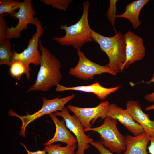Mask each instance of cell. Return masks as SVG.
I'll return each instance as SVG.
<instances>
[{"mask_svg":"<svg viewBox=\"0 0 154 154\" xmlns=\"http://www.w3.org/2000/svg\"><path fill=\"white\" fill-rule=\"evenodd\" d=\"M39 44L41 55L40 67L35 83L27 92L35 90L46 92L59 84L62 78L60 61L43 46L40 39Z\"/></svg>","mask_w":154,"mask_h":154,"instance_id":"cell-1","label":"cell"},{"mask_svg":"<svg viewBox=\"0 0 154 154\" xmlns=\"http://www.w3.org/2000/svg\"><path fill=\"white\" fill-rule=\"evenodd\" d=\"M91 36L93 40L99 44L101 50L108 56L109 62L107 65L116 73L120 72L126 60L124 35L120 32H116L114 35L107 37L92 29Z\"/></svg>","mask_w":154,"mask_h":154,"instance_id":"cell-2","label":"cell"},{"mask_svg":"<svg viewBox=\"0 0 154 154\" xmlns=\"http://www.w3.org/2000/svg\"><path fill=\"white\" fill-rule=\"evenodd\" d=\"M83 4V12L79 20L70 26L61 25L60 28L65 31V35L61 37H53L54 40L61 46H71L77 50L80 49L85 43L93 40L91 36L92 29L88 21L89 2L85 1Z\"/></svg>","mask_w":154,"mask_h":154,"instance_id":"cell-3","label":"cell"},{"mask_svg":"<svg viewBox=\"0 0 154 154\" xmlns=\"http://www.w3.org/2000/svg\"><path fill=\"white\" fill-rule=\"evenodd\" d=\"M117 123L116 120L106 117L101 125L84 129V130L85 132L92 131L98 133L105 147L113 153L120 154L126 149L125 137L118 129Z\"/></svg>","mask_w":154,"mask_h":154,"instance_id":"cell-4","label":"cell"},{"mask_svg":"<svg viewBox=\"0 0 154 154\" xmlns=\"http://www.w3.org/2000/svg\"><path fill=\"white\" fill-rule=\"evenodd\" d=\"M36 31L28 40L27 48L21 52L17 53L14 50L13 56L12 61L17 60L22 62L26 68V76L28 80L30 78L29 71L30 68L29 65L30 64L36 66L40 64L41 55L40 51L38 50L39 40L44 33V28L39 19L35 17Z\"/></svg>","mask_w":154,"mask_h":154,"instance_id":"cell-5","label":"cell"},{"mask_svg":"<svg viewBox=\"0 0 154 154\" xmlns=\"http://www.w3.org/2000/svg\"><path fill=\"white\" fill-rule=\"evenodd\" d=\"M75 97L74 94L63 98H59L58 97L50 100L44 97L42 98L43 103L41 108L32 114L21 116L11 109L8 111V114L9 116L17 117L21 120L22 125L19 135L21 137H25L26 128L30 123L43 116L62 110L65 107L66 104Z\"/></svg>","mask_w":154,"mask_h":154,"instance_id":"cell-6","label":"cell"},{"mask_svg":"<svg viewBox=\"0 0 154 154\" xmlns=\"http://www.w3.org/2000/svg\"><path fill=\"white\" fill-rule=\"evenodd\" d=\"M78 62L74 67L70 68L69 74L76 77L84 80L93 79L95 75L108 73L116 76L117 73L107 65L102 66L93 62L87 58L80 49L77 50Z\"/></svg>","mask_w":154,"mask_h":154,"instance_id":"cell-7","label":"cell"},{"mask_svg":"<svg viewBox=\"0 0 154 154\" xmlns=\"http://www.w3.org/2000/svg\"><path fill=\"white\" fill-rule=\"evenodd\" d=\"M53 114L63 118L66 127L75 135L78 143V149L76 153L84 154L85 151L90 146L89 144L94 141L92 138L86 134L84 128L77 117L74 114L71 116L68 109L65 107L62 110L56 111Z\"/></svg>","mask_w":154,"mask_h":154,"instance_id":"cell-8","label":"cell"},{"mask_svg":"<svg viewBox=\"0 0 154 154\" xmlns=\"http://www.w3.org/2000/svg\"><path fill=\"white\" fill-rule=\"evenodd\" d=\"M36 12L30 0H25L17 12L14 13L15 19H18V23L15 27H8L6 37L10 40L20 37L21 32L27 29L29 24L35 25Z\"/></svg>","mask_w":154,"mask_h":154,"instance_id":"cell-9","label":"cell"},{"mask_svg":"<svg viewBox=\"0 0 154 154\" xmlns=\"http://www.w3.org/2000/svg\"><path fill=\"white\" fill-rule=\"evenodd\" d=\"M110 104L107 101L102 102L94 107L82 108L69 105L67 108L76 116L84 129L91 127L98 118L104 119Z\"/></svg>","mask_w":154,"mask_h":154,"instance_id":"cell-10","label":"cell"},{"mask_svg":"<svg viewBox=\"0 0 154 154\" xmlns=\"http://www.w3.org/2000/svg\"><path fill=\"white\" fill-rule=\"evenodd\" d=\"M125 43V61L121 67L120 72L128 68L135 62L141 60L145 56V48L143 40L140 36L129 31L124 34Z\"/></svg>","mask_w":154,"mask_h":154,"instance_id":"cell-11","label":"cell"},{"mask_svg":"<svg viewBox=\"0 0 154 154\" xmlns=\"http://www.w3.org/2000/svg\"><path fill=\"white\" fill-rule=\"evenodd\" d=\"M106 116L119 121L134 136L139 135L144 131L142 127L133 119L126 109H123L114 103L110 104Z\"/></svg>","mask_w":154,"mask_h":154,"instance_id":"cell-12","label":"cell"},{"mask_svg":"<svg viewBox=\"0 0 154 154\" xmlns=\"http://www.w3.org/2000/svg\"><path fill=\"white\" fill-rule=\"evenodd\" d=\"M126 110L134 121L150 136L154 137V121L151 120L149 115L144 112L137 101L129 100L126 104Z\"/></svg>","mask_w":154,"mask_h":154,"instance_id":"cell-13","label":"cell"},{"mask_svg":"<svg viewBox=\"0 0 154 154\" xmlns=\"http://www.w3.org/2000/svg\"><path fill=\"white\" fill-rule=\"evenodd\" d=\"M56 87V90L58 92L75 90L92 93L95 94L101 100L105 99L109 95L117 91L121 87L118 86L112 88H107L102 86L98 82L89 85L71 87H65L58 84Z\"/></svg>","mask_w":154,"mask_h":154,"instance_id":"cell-14","label":"cell"},{"mask_svg":"<svg viewBox=\"0 0 154 154\" xmlns=\"http://www.w3.org/2000/svg\"><path fill=\"white\" fill-rule=\"evenodd\" d=\"M49 115L55 124L56 131L53 138L43 143L44 145L53 144L57 142L64 143L69 145L76 144L77 143V140L66 128L64 119L60 120L53 113Z\"/></svg>","mask_w":154,"mask_h":154,"instance_id":"cell-15","label":"cell"},{"mask_svg":"<svg viewBox=\"0 0 154 154\" xmlns=\"http://www.w3.org/2000/svg\"><path fill=\"white\" fill-rule=\"evenodd\" d=\"M150 136L145 132L137 136L126 135V149L123 154H150L147 150Z\"/></svg>","mask_w":154,"mask_h":154,"instance_id":"cell-16","label":"cell"},{"mask_svg":"<svg viewBox=\"0 0 154 154\" xmlns=\"http://www.w3.org/2000/svg\"><path fill=\"white\" fill-rule=\"evenodd\" d=\"M149 1L137 0L131 2L126 5L124 12L121 15H117L116 17L128 19L131 23L133 28L137 29L141 24L139 19L140 12L144 6Z\"/></svg>","mask_w":154,"mask_h":154,"instance_id":"cell-17","label":"cell"},{"mask_svg":"<svg viewBox=\"0 0 154 154\" xmlns=\"http://www.w3.org/2000/svg\"><path fill=\"white\" fill-rule=\"evenodd\" d=\"M60 144H50L45 146L43 150L48 154H75L76 144L62 147Z\"/></svg>","mask_w":154,"mask_h":154,"instance_id":"cell-18","label":"cell"},{"mask_svg":"<svg viewBox=\"0 0 154 154\" xmlns=\"http://www.w3.org/2000/svg\"><path fill=\"white\" fill-rule=\"evenodd\" d=\"M23 1L13 0H0V15L5 14L9 15L15 19L14 13L15 11L19 9Z\"/></svg>","mask_w":154,"mask_h":154,"instance_id":"cell-19","label":"cell"},{"mask_svg":"<svg viewBox=\"0 0 154 154\" xmlns=\"http://www.w3.org/2000/svg\"><path fill=\"white\" fill-rule=\"evenodd\" d=\"M10 40L7 39L5 42L0 44V65L10 66L14 55L11 49Z\"/></svg>","mask_w":154,"mask_h":154,"instance_id":"cell-20","label":"cell"},{"mask_svg":"<svg viewBox=\"0 0 154 154\" xmlns=\"http://www.w3.org/2000/svg\"><path fill=\"white\" fill-rule=\"evenodd\" d=\"M9 66L10 73L13 77L20 80L22 74H25L26 68L22 62L17 60L12 61Z\"/></svg>","mask_w":154,"mask_h":154,"instance_id":"cell-21","label":"cell"},{"mask_svg":"<svg viewBox=\"0 0 154 154\" xmlns=\"http://www.w3.org/2000/svg\"><path fill=\"white\" fill-rule=\"evenodd\" d=\"M40 1L46 5L51 6L54 8L65 11H66L69 4L72 1L71 0H40Z\"/></svg>","mask_w":154,"mask_h":154,"instance_id":"cell-22","label":"cell"},{"mask_svg":"<svg viewBox=\"0 0 154 154\" xmlns=\"http://www.w3.org/2000/svg\"><path fill=\"white\" fill-rule=\"evenodd\" d=\"M117 0H110V6L106 14L108 19L113 27L116 33L117 32L115 27V21L116 18V3Z\"/></svg>","mask_w":154,"mask_h":154,"instance_id":"cell-23","label":"cell"},{"mask_svg":"<svg viewBox=\"0 0 154 154\" xmlns=\"http://www.w3.org/2000/svg\"><path fill=\"white\" fill-rule=\"evenodd\" d=\"M6 16L5 14L0 15V44H4L7 39L6 35L8 27L4 19Z\"/></svg>","mask_w":154,"mask_h":154,"instance_id":"cell-24","label":"cell"},{"mask_svg":"<svg viewBox=\"0 0 154 154\" xmlns=\"http://www.w3.org/2000/svg\"><path fill=\"white\" fill-rule=\"evenodd\" d=\"M90 144L94 147L100 154H115L105 147L101 140L93 141L91 142ZM119 154H123L121 153Z\"/></svg>","mask_w":154,"mask_h":154,"instance_id":"cell-25","label":"cell"},{"mask_svg":"<svg viewBox=\"0 0 154 154\" xmlns=\"http://www.w3.org/2000/svg\"><path fill=\"white\" fill-rule=\"evenodd\" d=\"M152 82L154 83V74H153L151 80L145 82L147 84H149ZM144 98L149 102L154 103V92L151 93L146 95L144 96Z\"/></svg>","mask_w":154,"mask_h":154,"instance_id":"cell-26","label":"cell"},{"mask_svg":"<svg viewBox=\"0 0 154 154\" xmlns=\"http://www.w3.org/2000/svg\"><path fill=\"white\" fill-rule=\"evenodd\" d=\"M149 140L150 143L147 149L150 154H154V137L150 136Z\"/></svg>","mask_w":154,"mask_h":154,"instance_id":"cell-27","label":"cell"},{"mask_svg":"<svg viewBox=\"0 0 154 154\" xmlns=\"http://www.w3.org/2000/svg\"><path fill=\"white\" fill-rule=\"evenodd\" d=\"M20 144L25 148L27 151V154H47L46 152L44 150H39L35 152L30 151L27 149L26 146L23 143H20Z\"/></svg>","mask_w":154,"mask_h":154,"instance_id":"cell-28","label":"cell"},{"mask_svg":"<svg viewBox=\"0 0 154 154\" xmlns=\"http://www.w3.org/2000/svg\"><path fill=\"white\" fill-rule=\"evenodd\" d=\"M152 110H154V104H152L147 107L145 109L146 111H149Z\"/></svg>","mask_w":154,"mask_h":154,"instance_id":"cell-29","label":"cell"},{"mask_svg":"<svg viewBox=\"0 0 154 154\" xmlns=\"http://www.w3.org/2000/svg\"><path fill=\"white\" fill-rule=\"evenodd\" d=\"M75 154H77L76 153Z\"/></svg>","mask_w":154,"mask_h":154,"instance_id":"cell-30","label":"cell"}]
</instances>
